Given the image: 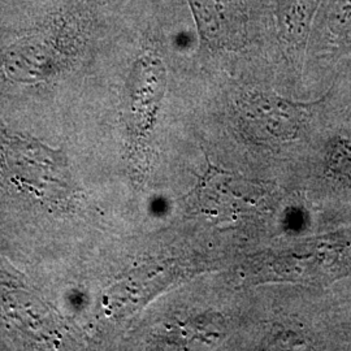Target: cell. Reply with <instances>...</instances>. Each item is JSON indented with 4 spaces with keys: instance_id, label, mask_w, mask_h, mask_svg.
<instances>
[{
    "instance_id": "6da1fadb",
    "label": "cell",
    "mask_w": 351,
    "mask_h": 351,
    "mask_svg": "<svg viewBox=\"0 0 351 351\" xmlns=\"http://www.w3.org/2000/svg\"><path fill=\"white\" fill-rule=\"evenodd\" d=\"M4 173L23 191L46 202L65 199L72 190L62 154L24 139L0 147Z\"/></svg>"
},
{
    "instance_id": "7a4b0ae2",
    "label": "cell",
    "mask_w": 351,
    "mask_h": 351,
    "mask_svg": "<svg viewBox=\"0 0 351 351\" xmlns=\"http://www.w3.org/2000/svg\"><path fill=\"white\" fill-rule=\"evenodd\" d=\"M315 49L330 62L351 53V0L324 1L315 26Z\"/></svg>"
},
{
    "instance_id": "3957f363",
    "label": "cell",
    "mask_w": 351,
    "mask_h": 351,
    "mask_svg": "<svg viewBox=\"0 0 351 351\" xmlns=\"http://www.w3.org/2000/svg\"><path fill=\"white\" fill-rule=\"evenodd\" d=\"M165 73L159 60L146 58L139 62L132 85V116L137 133L146 132L150 125L163 95Z\"/></svg>"
},
{
    "instance_id": "277c9868",
    "label": "cell",
    "mask_w": 351,
    "mask_h": 351,
    "mask_svg": "<svg viewBox=\"0 0 351 351\" xmlns=\"http://www.w3.org/2000/svg\"><path fill=\"white\" fill-rule=\"evenodd\" d=\"M243 111L249 121L262 133L272 137H291L303 123V112L297 106L269 95H252L245 101Z\"/></svg>"
},
{
    "instance_id": "5b68a950",
    "label": "cell",
    "mask_w": 351,
    "mask_h": 351,
    "mask_svg": "<svg viewBox=\"0 0 351 351\" xmlns=\"http://www.w3.org/2000/svg\"><path fill=\"white\" fill-rule=\"evenodd\" d=\"M195 195L194 203L198 210L211 217L226 219L234 213L237 197L228 188L221 172H208L201 185L195 189Z\"/></svg>"
},
{
    "instance_id": "8992f818",
    "label": "cell",
    "mask_w": 351,
    "mask_h": 351,
    "mask_svg": "<svg viewBox=\"0 0 351 351\" xmlns=\"http://www.w3.org/2000/svg\"><path fill=\"white\" fill-rule=\"evenodd\" d=\"M195 13L202 34L208 38H219L223 34L224 16L220 3L216 0H189Z\"/></svg>"
}]
</instances>
